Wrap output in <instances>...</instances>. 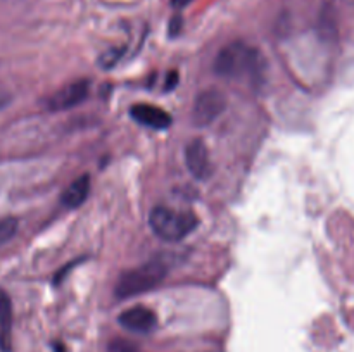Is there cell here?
<instances>
[{"instance_id":"6da1fadb","label":"cell","mask_w":354,"mask_h":352,"mask_svg":"<svg viewBox=\"0 0 354 352\" xmlns=\"http://www.w3.org/2000/svg\"><path fill=\"white\" fill-rule=\"evenodd\" d=\"M261 68L259 52L242 41L228 43L214 59V72L227 79H239L244 76L258 78Z\"/></svg>"},{"instance_id":"7a4b0ae2","label":"cell","mask_w":354,"mask_h":352,"mask_svg":"<svg viewBox=\"0 0 354 352\" xmlns=\"http://www.w3.org/2000/svg\"><path fill=\"white\" fill-rule=\"evenodd\" d=\"M166 275H168V269L161 261L145 262L138 268L121 273L116 282V297L128 299V297L151 292L161 285Z\"/></svg>"},{"instance_id":"3957f363","label":"cell","mask_w":354,"mask_h":352,"mask_svg":"<svg viewBox=\"0 0 354 352\" xmlns=\"http://www.w3.org/2000/svg\"><path fill=\"white\" fill-rule=\"evenodd\" d=\"M149 224L159 238L178 242L189 237L199 224V219L189 211H175L168 207H154L149 216Z\"/></svg>"},{"instance_id":"277c9868","label":"cell","mask_w":354,"mask_h":352,"mask_svg":"<svg viewBox=\"0 0 354 352\" xmlns=\"http://www.w3.org/2000/svg\"><path fill=\"white\" fill-rule=\"evenodd\" d=\"M227 97L216 88H207L197 95L192 107V121L196 126H207L223 114Z\"/></svg>"},{"instance_id":"5b68a950","label":"cell","mask_w":354,"mask_h":352,"mask_svg":"<svg viewBox=\"0 0 354 352\" xmlns=\"http://www.w3.org/2000/svg\"><path fill=\"white\" fill-rule=\"evenodd\" d=\"M88 81H86V79H78V81H73L69 83V85L62 86L61 90H57V92L48 99L47 107L50 110L73 109V107L80 106V104L88 97Z\"/></svg>"},{"instance_id":"8992f818","label":"cell","mask_w":354,"mask_h":352,"mask_svg":"<svg viewBox=\"0 0 354 352\" xmlns=\"http://www.w3.org/2000/svg\"><path fill=\"white\" fill-rule=\"evenodd\" d=\"M185 162L189 171L192 176L199 182H204L213 173V164H211L209 150H207L206 144L201 138L190 141L185 148Z\"/></svg>"},{"instance_id":"52a82bcc","label":"cell","mask_w":354,"mask_h":352,"mask_svg":"<svg viewBox=\"0 0 354 352\" xmlns=\"http://www.w3.org/2000/svg\"><path fill=\"white\" fill-rule=\"evenodd\" d=\"M118 323L128 331H135V333H149L158 324V316L154 311L149 309L145 306H133L130 309L123 311L118 317Z\"/></svg>"},{"instance_id":"ba28073f","label":"cell","mask_w":354,"mask_h":352,"mask_svg":"<svg viewBox=\"0 0 354 352\" xmlns=\"http://www.w3.org/2000/svg\"><path fill=\"white\" fill-rule=\"evenodd\" d=\"M130 116L138 124L152 128V130H166L173 123L171 114L152 104H135L130 109Z\"/></svg>"},{"instance_id":"9c48e42d","label":"cell","mask_w":354,"mask_h":352,"mask_svg":"<svg viewBox=\"0 0 354 352\" xmlns=\"http://www.w3.org/2000/svg\"><path fill=\"white\" fill-rule=\"evenodd\" d=\"M0 351L12 352V302L0 289Z\"/></svg>"},{"instance_id":"30bf717a","label":"cell","mask_w":354,"mask_h":352,"mask_svg":"<svg viewBox=\"0 0 354 352\" xmlns=\"http://www.w3.org/2000/svg\"><path fill=\"white\" fill-rule=\"evenodd\" d=\"M90 186H92L90 176L82 175L68 188H64V192L61 195V202L66 207H69V209H76V207H80L86 200V197L90 193Z\"/></svg>"},{"instance_id":"8fae6325","label":"cell","mask_w":354,"mask_h":352,"mask_svg":"<svg viewBox=\"0 0 354 352\" xmlns=\"http://www.w3.org/2000/svg\"><path fill=\"white\" fill-rule=\"evenodd\" d=\"M17 231V219L16 217H3L0 219V247L6 245Z\"/></svg>"},{"instance_id":"7c38bea8","label":"cell","mask_w":354,"mask_h":352,"mask_svg":"<svg viewBox=\"0 0 354 352\" xmlns=\"http://www.w3.org/2000/svg\"><path fill=\"white\" fill-rule=\"evenodd\" d=\"M109 352H138V347L127 338H114L107 347Z\"/></svg>"},{"instance_id":"4fadbf2b","label":"cell","mask_w":354,"mask_h":352,"mask_svg":"<svg viewBox=\"0 0 354 352\" xmlns=\"http://www.w3.org/2000/svg\"><path fill=\"white\" fill-rule=\"evenodd\" d=\"M123 55V50L121 48H118V50H111V52H106V54L100 57V66H102L104 69L107 68H113L114 64H116L118 61H120V57Z\"/></svg>"},{"instance_id":"5bb4252c","label":"cell","mask_w":354,"mask_h":352,"mask_svg":"<svg viewBox=\"0 0 354 352\" xmlns=\"http://www.w3.org/2000/svg\"><path fill=\"white\" fill-rule=\"evenodd\" d=\"M176 85H178V71H169L168 75H166L165 90H166V92H169V90L175 88Z\"/></svg>"},{"instance_id":"9a60e30c","label":"cell","mask_w":354,"mask_h":352,"mask_svg":"<svg viewBox=\"0 0 354 352\" xmlns=\"http://www.w3.org/2000/svg\"><path fill=\"white\" fill-rule=\"evenodd\" d=\"M180 28H182V17L175 16L171 19V23H169V35H171V37L178 35L180 33Z\"/></svg>"},{"instance_id":"2e32d148","label":"cell","mask_w":354,"mask_h":352,"mask_svg":"<svg viewBox=\"0 0 354 352\" xmlns=\"http://www.w3.org/2000/svg\"><path fill=\"white\" fill-rule=\"evenodd\" d=\"M78 262H80V261H75V262H69V264H68V266H66V268H62V269H61V271H59V273H57V275H55V278H54V283H55V285H59V283H61V280H62V278H64V276H66V275H68V271H69V269H71V268H73V266H76V264H78Z\"/></svg>"},{"instance_id":"e0dca14e","label":"cell","mask_w":354,"mask_h":352,"mask_svg":"<svg viewBox=\"0 0 354 352\" xmlns=\"http://www.w3.org/2000/svg\"><path fill=\"white\" fill-rule=\"evenodd\" d=\"M192 0H171L173 7H176V9H182V7H185L187 3H190Z\"/></svg>"},{"instance_id":"ac0fdd59","label":"cell","mask_w":354,"mask_h":352,"mask_svg":"<svg viewBox=\"0 0 354 352\" xmlns=\"http://www.w3.org/2000/svg\"><path fill=\"white\" fill-rule=\"evenodd\" d=\"M54 351L55 352H66L64 345H61V344H54Z\"/></svg>"}]
</instances>
